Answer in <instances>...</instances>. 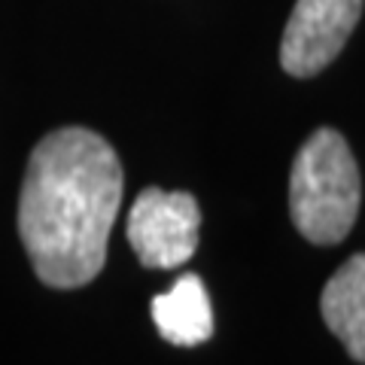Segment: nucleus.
Listing matches in <instances>:
<instances>
[{
    "label": "nucleus",
    "mask_w": 365,
    "mask_h": 365,
    "mask_svg": "<svg viewBox=\"0 0 365 365\" xmlns=\"http://www.w3.org/2000/svg\"><path fill=\"white\" fill-rule=\"evenodd\" d=\"M362 16V0H295L280 40V64L289 76H317L347 46Z\"/></svg>",
    "instance_id": "nucleus-4"
},
{
    "label": "nucleus",
    "mask_w": 365,
    "mask_h": 365,
    "mask_svg": "<svg viewBox=\"0 0 365 365\" xmlns=\"http://www.w3.org/2000/svg\"><path fill=\"white\" fill-rule=\"evenodd\" d=\"M150 314L158 335L174 347H198L213 335L210 295L198 274H182L168 292L155 295Z\"/></svg>",
    "instance_id": "nucleus-5"
},
{
    "label": "nucleus",
    "mask_w": 365,
    "mask_h": 365,
    "mask_svg": "<svg viewBox=\"0 0 365 365\" xmlns=\"http://www.w3.org/2000/svg\"><path fill=\"white\" fill-rule=\"evenodd\" d=\"M122 204V162L101 134L58 128L34 146L19 192V237L52 289L95 280Z\"/></svg>",
    "instance_id": "nucleus-1"
},
{
    "label": "nucleus",
    "mask_w": 365,
    "mask_h": 365,
    "mask_svg": "<svg viewBox=\"0 0 365 365\" xmlns=\"http://www.w3.org/2000/svg\"><path fill=\"white\" fill-rule=\"evenodd\" d=\"M201 210L195 195L168 189H143L128 213V244L143 268L170 271L198 250Z\"/></svg>",
    "instance_id": "nucleus-3"
},
{
    "label": "nucleus",
    "mask_w": 365,
    "mask_h": 365,
    "mask_svg": "<svg viewBox=\"0 0 365 365\" xmlns=\"http://www.w3.org/2000/svg\"><path fill=\"white\" fill-rule=\"evenodd\" d=\"M362 204V180L350 143L335 128H317L289 170L292 225L317 247L341 244Z\"/></svg>",
    "instance_id": "nucleus-2"
},
{
    "label": "nucleus",
    "mask_w": 365,
    "mask_h": 365,
    "mask_svg": "<svg viewBox=\"0 0 365 365\" xmlns=\"http://www.w3.org/2000/svg\"><path fill=\"white\" fill-rule=\"evenodd\" d=\"M329 332H332L353 362H365V253L350 256L319 295Z\"/></svg>",
    "instance_id": "nucleus-6"
}]
</instances>
